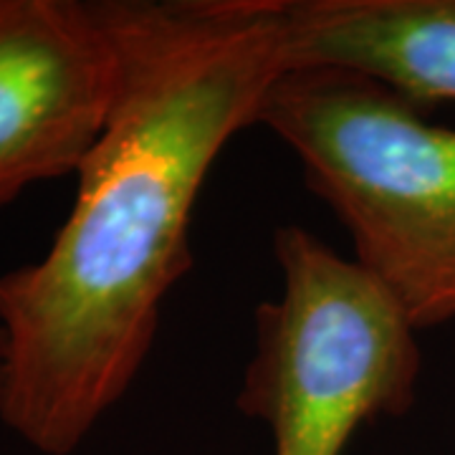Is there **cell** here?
Wrapping results in <instances>:
<instances>
[{
	"label": "cell",
	"mask_w": 455,
	"mask_h": 455,
	"mask_svg": "<svg viewBox=\"0 0 455 455\" xmlns=\"http://www.w3.org/2000/svg\"><path fill=\"white\" fill-rule=\"evenodd\" d=\"M116 86L104 0H0V205L33 182L79 172Z\"/></svg>",
	"instance_id": "277c9868"
},
{
	"label": "cell",
	"mask_w": 455,
	"mask_h": 455,
	"mask_svg": "<svg viewBox=\"0 0 455 455\" xmlns=\"http://www.w3.org/2000/svg\"><path fill=\"white\" fill-rule=\"evenodd\" d=\"M289 68H344L430 112L455 101V0H283Z\"/></svg>",
	"instance_id": "5b68a950"
},
{
	"label": "cell",
	"mask_w": 455,
	"mask_h": 455,
	"mask_svg": "<svg viewBox=\"0 0 455 455\" xmlns=\"http://www.w3.org/2000/svg\"><path fill=\"white\" fill-rule=\"evenodd\" d=\"M109 122L49 253L0 274V420L71 455L132 387L190 271L212 164L286 71L283 0H104Z\"/></svg>",
	"instance_id": "6da1fadb"
},
{
	"label": "cell",
	"mask_w": 455,
	"mask_h": 455,
	"mask_svg": "<svg viewBox=\"0 0 455 455\" xmlns=\"http://www.w3.org/2000/svg\"><path fill=\"white\" fill-rule=\"evenodd\" d=\"M299 157L355 245V263L418 331L455 322V130L344 68H289L256 127Z\"/></svg>",
	"instance_id": "7a4b0ae2"
},
{
	"label": "cell",
	"mask_w": 455,
	"mask_h": 455,
	"mask_svg": "<svg viewBox=\"0 0 455 455\" xmlns=\"http://www.w3.org/2000/svg\"><path fill=\"white\" fill-rule=\"evenodd\" d=\"M281 291L256 309L238 407L274 455H344L355 433L412 407L418 329L367 271L299 226L278 228Z\"/></svg>",
	"instance_id": "3957f363"
}]
</instances>
